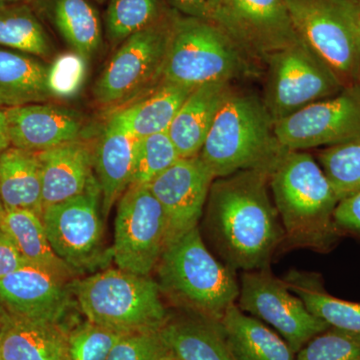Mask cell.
I'll use <instances>...</instances> for the list:
<instances>
[{
	"mask_svg": "<svg viewBox=\"0 0 360 360\" xmlns=\"http://www.w3.org/2000/svg\"><path fill=\"white\" fill-rule=\"evenodd\" d=\"M269 186V172L248 169L214 179L210 187L206 226L225 264L234 270L270 266L285 241Z\"/></svg>",
	"mask_w": 360,
	"mask_h": 360,
	"instance_id": "obj_1",
	"label": "cell"
},
{
	"mask_svg": "<svg viewBox=\"0 0 360 360\" xmlns=\"http://www.w3.org/2000/svg\"><path fill=\"white\" fill-rule=\"evenodd\" d=\"M269 187L288 245L328 252L340 231L333 214L338 205L319 163L304 150L283 149L269 172Z\"/></svg>",
	"mask_w": 360,
	"mask_h": 360,
	"instance_id": "obj_2",
	"label": "cell"
},
{
	"mask_svg": "<svg viewBox=\"0 0 360 360\" xmlns=\"http://www.w3.org/2000/svg\"><path fill=\"white\" fill-rule=\"evenodd\" d=\"M283 149L264 101L232 89L215 116L200 158L217 179L248 169L269 174Z\"/></svg>",
	"mask_w": 360,
	"mask_h": 360,
	"instance_id": "obj_3",
	"label": "cell"
},
{
	"mask_svg": "<svg viewBox=\"0 0 360 360\" xmlns=\"http://www.w3.org/2000/svg\"><path fill=\"white\" fill-rule=\"evenodd\" d=\"M155 269L161 293L203 319L219 322L238 300L234 269L213 257L198 226L170 243Z\"/></svg>",
	"mask_w": 360,
	"mask_h": 360,
	"instance_id": "obj_4",
	"label": "cell"
},
{
	"mask_svg": "<svg viewBox=\"0 0 360 360\" xmlns=\"http://www.w3.org/2000/svg\"><path fill=\"white\" fill-rule=\"evenodd\" d=\"M248 53L219 26L175 11L160 82L194 89L250 70Z\"/></svg>",
	"mask_w": 360,
	"mask_h": 360,
	"instance_id": "obj_5",
	"label": "cell"
},
{
	"mask_svg": "<svg viewBox=\"0 0 360 360\" xmlns=\"http://www.w3.org/2000/svg\"><path fill=\"white\" fill-rule=\"evenodd\" d=\"M72 290L87 321L118 333L158 331L169 319L149 276L108 269L77 281Z\"/></svg>",
	"mask_w": 360,
	"mask_h": 360,
	"instance_id": "obj_6",
	"label": "cell"
},
{
	"mask_svg": "<svg viewBox=\"0 0 360 360\" xmlns=\"http://www.w3.org/2000/svg\"><path fill=\"white\" fill-rule=\"evenodd\" d=\"M303 44L345 85L360 82V8L354 0H284Z\"/></svg>",
	"mask_w": 360,
	"mask_h": 360,
	"instance_id": "obj_7",
	"label": "cell"
},
{
	"mask_svg": "<svg viewBox=\"0 0 360 360\" xmlns=\"http://www.w3.org/2000/svg\"><path fill=\"white\" fill-rule=\"evenodd\" d=\"M174 14L118 45L94 84V96L99 105L122 108L148 87L160 84Z\"/></svg>",
	"mask_w": 360,
	"mask_h": 360,
	"instance_id": "obj_8",
	"label": "cell"
},
{
	"mask_svg": "<svg viewBox=\"0 0 360 360\" xmlns=\"http://www.w3.org/2000/svg\"><path fill=\"white\" fill-rule=\"evenodd\" d=\"M265 61L269 77L264 103L274 123L347 86L302 40L270 54Z\"/></svg>",
	"mask_w": 360,
	"mask_h": 360,
	"instance_id": "obj_9",
	"label": "cell"
},
{
	"mask_svg": "<svg viewBox=\"0 0 360 360\" xmlns=\"http://www.w3.org/2000/svg\"><path fill=\"white\" fill-rule=\"evenodd\" d=\"M165 212L148 186H129L118 202L112 257L118 269L149 276L167 248Z\"/></svg>",
	"mask_w": 360,
	"mask_h": 360,
	"instance_id": "obj_10",
	"label": "cell"
},
{
	"mask_svg": "<svg viewBox=\"0 0 360 360\" xmlns=\"http://www.w3.org/2000/svg\"><path fill=\"white\" fill-rule=\"evenodd\" d=\"M238 307L269 324L297 354L310 340L330 328L272 274L270 266L243 271Z\"/></svg>",
	"mask_w": 360,
	"mask_h": 360,
	"instance_id": "obj_11",
	"label": "cell"
},
{
	"mask_svg": "<svg viewBox=\"0 0 360 360\" xmlns=\"http://www.w3.org/2000/svg\"><path fill=\"white\" fill-rule=\"evenodd\" d=\"M101 200L96 177L84 193L49 206L42 212L52 250L73 271L92 269L103 258Z\"/></svg>",
	"mask_w": 360,
	"mask_h": 360,
	"instance_id": "obj_12",
	"label": "cell"
},
{
	"mask_svg": "<svg viewBox=\"0 0 360 360\" xmlns=\"http://www.w3.org/2000/svg\"><path fill=\"white\" fill-rule=\"evenodd\" d=\"M277 141L290 150L333 146L360 139V82L274 123Z\"/></svg>",
	"mask_w": 360,
	"mask_h": 360,
	"instance_id": "obj_13",
	"label": "cell"
},
{
	"mask_svg": "<svg viewBox=\"0 0 360 360\" xmlns=\"http://www.w3.org/2000/svg\"><path fill=\"white\" fill-rule=\"evenodd\" d=\"M214 176L200 155L179 158L148 184L167 222V245L198 226Z\"/></svg>",
	"mask_w": 360,
	"mask_h": 360,
	"instance_id": "obj_14",
	"label": "cell"
},
{
	"mask_svg": "<svg viewBox=\"0 0 360 360\" xmlns=\"http://www.w3.org/2000/svg\"><path fill=\"white\" fill-rule=\"evenodd\" d=\"M70 276L26 262L0 281V304L11 314L59 323L75 295Z\"/></svg>",
	"mask_w": 360,
	"mask_h": 360,
	"instance_id": "obj_15",
	"label": "cell"
},
{
	"mask_svg": "<svg viewBox=\"0 0 360 360\" xmlns=\"http://www.w3.org/2000/svg\"><path fill=\"white\" fill-rule=\"evenodd\" d=\"M229 32L250 56L270 54L300 41L284 0H224Z\"/></svg>",
	"mask_w": 360,
	"mask_h": 360,
	"instance_id": "obj_16",
	"label": "cell"
},
{
	"mask_svg": "<svg viewBox=\"0 0 360 360\" xmlns=\"http://www.w3.org/2000/svg\"><path fill=\"white\" fill-rule=\"evenodd\" d=\"M11 146L39 153L87 139L86 120L77 110L51 103L6 108Z\"/></svg>",
	"mask_w": 360,
	"mask_h": 360,
	"instance_id": "obj_17",
	"label": "cell"
},
{
	"mask_svg": "<svg viewBox=\"0 0 360 360\" xmlns=\"http://www.w3.org/2000/svg\"><path fill=\"white\" fill-rule=\"evenodd\" d=\"M37 153L41 172L44 210L84 193L96 179L92 174L94 146L87 139Z\"/></svg>",
	"mask_w": 360,
	"mask_h": 360,
	"instance_id": "obj_18",
	"label": "cell"
},
{
	"mask_svg": "<svg viewBox=\"0 0 360 360\" xmlns=\"http://www.w3.org/2000/svg\"><path fill=\"white\" fill-rule=\"evenodd\" d=\"M134 141V137L111 113L94 148V168L105 217L130 186Z\"/></svg>",
	"mask_w": 360,
	"mask_h": 360,
	"instance_id": "obj_19",
	"label": "cell"
},
{
	"mask_svg": "<svg viewBox=\"0 0 360 360\" xmlns=\"http://www.w3.org/2000/svg\"><path fill=\"white\" fill-rule=\"evenodd\" d=\"M232 90L231 82L196 87L186 97L167 134L180 158L200 155L215 116Z\"/></svg>",
	"mask_w": 360,
	"mask_h": 360,
	"instance_id": "obj_20",
	"label": "cell"
},
{
	"mask_svg": "<svg viewBox=\"0 0 360 360\" xmlns=\"http://www.w3.org/2000/svg\"><path fill=\"white\" fill-rule=\"evenodd\" d=\"M28 4L59 33L71 51L89 59L103 41V25L89 0H30Z\"/></svg>",
	"mask_w": 360,
	"mask_h": 360,
	"instance_id": "obj_21",
	"label": "cell"
},
{
	"mask_svg": "<svg viewBox=\"0 0 360 360\" xmlns=\"http://www.w3.org/2000/svg\"><path fill=\"white\" fill-rule=\"evenodd\" d=\"M1 360H70L68 331L60 323L9 314Z\"/></svg>",
	"mask_w": 360,
	"mask_h": 360,
	"instance_id": "obj_22",
	"label": "cell"
},
{
	"mask_svg": "<svg viewBox=\"0 0 360 360\" xmlns=\"http://www.w3.org/2000/svg\"><path fill=\"white\" fill-rule=\"evenodd\" d=\"M229 349L238 360H295V354L276 331L233 304L219 322Z\"/></svg>",
	"mask_w": 360,
	"mask_h": 360,
	"instance_id": "obj_23",
	"label": "cell"
},
{
	"mask_svg": "<svg viewBox=\"0 0 360 360\" xmlns=\"http://www.w3.org/2000/svg\"><path fill=\"white\" fill-rule=\"evenodd\" d=\"M167 352L179 360H238L219 322L195 317L170 319L158 330Z\"/></svg>",
	"mask_w": 360,
	"mask_h": 360,
	"instance_id": "obj_24",
	"label": "cell"
},
{
	"mask_svg": "<svg viewBox=\"0 0 360 360\" xmlns=\"http://www.w3.org/2000/svg\"><path fill=\"white\" fill-rule=\"evenodd\" d=\"M47 70L49 65L42 59L0 47V108L52 101Z\"/></svg>",
	"mask_w": 360,
	"mask_h": 360,
	"instance_id": "obj_25",
	"label": "cell"
},
{
	"mask_svg": "<svg viewBox=\"0 0 360 360\" xmlns=\"http://www.w3.org/2000/svg\"><path fill=\"white\" fill-rule=\"evenodd\" d=\"M193 89L160 82L134 103L116 108L112 115L134 139L167 132L186 97Z\"/></svg>",
	"mask_w": 360,
	"mask_h": 360,
	"instance_id": "obj_26",
	"label": "cell"
},
{
	"mask_svg": "<svg viewBox=\"0 0 360 360\" xmlns=\"http://www.w3.org/2000/svg\"><path fill=\"white\" fill-rule=\"evenodd\" d=\"M0 200L4 210H27L41 217V172L37 153L9 146L0 153Z\"/></svg>",
	"mask_w": 360,
	"mask_h": 360,
	"instance_id": "obj_27",
	"label": "cell"
},
{
	"mask_svg": "<svg viewBox=\"0 0 360 360\" xmlns=\"http://www.w3.org/2000/svg\"><path fill=\"white\" fill-rule=\"evenodd\" d=\"M283 281L309 311L330 328L360 336V302H347L329 295L324 290L321 276L312 272L292 270Z\"/></svg>",
	"mask_w": 360,
	"mask_h": 360,
	"instance_id": "obj_28",
	"label": "cell"
},
{
	"mask_svg": "<svg viewBox=\"0 0 360 360\" xmlns=\"http://www.w3.org/2000/svg\"><path fill=\"white\" fill-rule=\"evenodd\" d=\"M4 232L22 257L32 264L42 265L71 276L73 270L52 250L41 217L27 210H4L0 219Z\"/></svg>",
	"mask_w": 360,
	"mask_h": 360,
	"instance_id": "obj_29",
	"label": "cell"
},
{
	"mask_svg": "<svg viewBox=\"0 0 360 360\" xmlns=\"http://www.w3.org/2000/svg\"><path fill=\"white\" fill-rule=\"evenodd\" d=\"M0 47L45 60L53 46L39 14L28 2L0 6Z\"/></svg>",
	"mask_w": 360,
	"mask_h": 360,
	"instance_id": "obj_30",
	"label": "cell"
},
{
	"mask_svg": "<svg viewBox=\"0 0 360 360\" xmlns=\"http://www.w3.org/2000/svg\"><path fill=\"white\" fill-rule=\"evenodd\" d=\"M174 9L167 0H108L103 27L115 46L134 33L165 20Z\"/></svg>",
	"mask_w": 360,
	"mask_h": 360,
	"instance_id": "obj_31",
	"label": "cell"
},
{
	"mask_svg": "<svg viewBox=\"0 0 360 360\" xmlns=\"http://www.w3.org/2000/svg\"><path fill=\"white\" fill-rule=\"evenodd\" d=\"M319 163L338 202L360 193V139L324 149Z\"/></svg>",
	"mask_w": 360,
	"mask_h": 360,
	"instance_id": "obj_32",
	"label": "cell"
},
{
	"mask_svg": "<svg viewBox=\"0 0 360 360\" xmlns=\"http://www.w3.org/2000/svg\"><path fill=\"white\" fill-rule=\"evenodd\" d=\"M179 158L167 132L135 139L129 186H148Z\"/></svg>",
	"mask_w": 360,
	"mask_h": 360,
	"instance_id": "obj_33",
	"label": "cell"
},
{
	"mask_svg": "<svg viewBox=\"0 0 360 360\" xmlns=\"http://www.w3.org/2000/svg\"><path fill=\"white\" fill-rule=\"evenodd\" d=\"M87 60L73 51L63 52L52 59L46 77L52 99H70L79 94L86 79Z\"/></svg>",
	"mask_w": 360,
	"mask_h": 360,
	"instance_id": "obj_34",
	"label": "cell"
},
{
	"mask_svg": "<svg viewBox=\"0 0 360 360\" xmlns=\"http://www.w3.org/2000/svg\"><path fill=\"white\" fill-rule=\"evenodd\" d=\"M125 335L87 321L68 331L70 360H106L115 343Z\"/></svg>",
	"mask_w": 360,
	"mask_h": 360,
	"instance_id": "obj_35",
	"label": "cell"
},
{
	"mask_svg": "<svg viewBox=\"0 0 360 360\" xmlns=\"http://www.w3.org/2000/svg\"><path fill=\"white\" fill-rule=\"evenodd\" d=\"M295 360H360V336L329 328L310 340Z\"/></svg>",
	"mask_w": 360,
	"mask_h": 360,
	"instance_id": "obj_36",
	"label": "cell"
},
{
	"mask_svg": "<svg viewBox=\"0 0 360 360\" xmlns=\"http://www.w3.org/2000/svg\"><path fill=\"white\" fill-rule=\"evenodd\" d=\"M167 352L158 331H139L123 335L106 360H162Z\"/></svg>",
	"mask_w": 360,
	"mask_h": 360,
	"instance_id": "obj_37",
	"label": "cell"
},
{
	"mask_svg": "<svg viewBox=\"0 0 360 360\" xmlns=\"http://www.w3.org/2000/svg\"><path fill=\"white\" fill-rule=\"evenodd\" d=\"M167 2L177 13L210 21L229 35L224 0H167Z\"/></svg>",
	"mask_w": 360,
	"mask_h": 360,
	"instance_id": "obj_38",
	"label": "cell"
},
{
	"mask_svg": "<svg viewBox=\"0 0 360 360\" xmlns=\"http://www.w3.org/2000/svg\"><path fill=\"white\" fill-rule=\"evenodd\" d=\"M333 219L340 233L347 232L360 236V193L340 201Z\"/></svg>",
	"mask_w": 360,
	"mask_h": 360,
	"instance_id": "obj_39",
	"label": "cell"
},
{
	"mask_svg": "<svg viewBox=\"0 0 360 360\" xmlns=\"http://www.w3.org/2000/svg\"><path fill=\"white\" fill-rule=\"evenodd\" d=\"M28 262L11 239L0 231V281Z\"/></svg>",
	"mask_w": 360,
	"mask_h": 360,
	"instance_id": "obj_40",
	"label": "cell"
},
{
	"mask_svg": "<svg viewBox=\"0 0 360 360\" xmlns=\"http://www.w3.org/2000/svg\"><path fill=\"white\" fill-rule=\"evenodd\" d=\"M9 146H11V141H9L8 129H7L6 110L0 108V153Z\"/></svg>",
	"mask_w": 360,
	"mask_h": 360,
	"instance_id": "obj_41",
	"label": "cell"
},
{
	"mask_svg": "<svg viewBox=\"0 0 360 360\" xmlns=\"http://www.w3.org/2000/svg\"><path fill=\"white\" fill-rule=\"evenodd\" d=\"M9 312L0 304V350H1L2 340H4V333H6Z\"/></svg>",
	"mask_w": 360,
	"mask_h": 360,
	"instance_id": "obj_42",
	"label": "cell"
},
{
	"mask_svg": "<svg viewBox=\"0 0 360 360\" xmlns=\"http://www.w3.org/2000/svg\"><path fill=\"white\" fill-rule=\"evenodd\" d=\"M30 0H0V6L2 4H20V2H30Z\"/></svg>",
	"mask_w": 360,
	"mask_h": 360,
	"instance_id": "obj_43",
	"label": "cell"
},
{
	"mask_svg": "<svg viewBox=\"0 0 360 360\" xmlns=\"http://www.w3.org/2000/svg\"><path fill=\"white\" fill-rule=\"evenodd\" d=\"M162 360H179V359H177L176 357L174 356V355H172V354H169V352H167V354L165 355V359H163Z\"/></svg>",
	"mask_w": 360,
	"mask_h": 360,
	"instance_id": "obj_44",
	"label": "cell"
},
{
	"mask_svg": "<svg viewBox=\"0 0 360 360\" xmlns=\"http://www.w3.org/2000/svg\"><path fill=\"white\" fill-rule=\"evenodd\" d=\"M4 212V205H2L1 200H0V219H1L2 213Z\"/></svg>",
	"mask_w": 360,
	"mask_h": 360,
	"instance_id": "obj_45",
	"label": "cell"
},
{
	"mask_svg": "<svg viewBox=\"0 0 360 360\" xmlns=\"http://www.w3.org/2000/svg\"><path fill=\"white\" fill-rule=\"evenodd\" d=\"M94 1L97 2V4H104V2L108 1V0H94Z\"/></svg>",
	"mask_w": 360,
	"mask_h": 360,
	"instance_id": "obj_46",
	"label": "cell"
},
{
	"mask_svg": "<svg viewBox=\"0 0 360 360\" xmlns=\"http://www.w3.org/2000/svg\"><path fill=\"white\" fill-rule=\"evenodd\" d=\"M357 4H359V8H360V0H356Z\"/></svg>",
	"mask_w": 360,
	"mask_h": 360,
	"instance_id": "obj_47",
	"label": "cell"
},
{
	"mask_svg": "<svg viewBox=\"0 0 360 360\" xmlns=\"http://www.w3.org/2000/svg\"><path fill=\"white\" fill-rule=\"evenodd\" d=\"M354 1H356V0H354Z\"/></svg>",
	"mask_w": 360,
	"mask_h": 360,
	"instance_id": "obj_48",
	"label": "cell"
},
{
	"mask_svg": "<svg viewBox=\"0 0 360 360\" xmlns=\"http://www.w3.org/2000/svg\"><path fill=\"white\" fill-rule=\"evenodd\" d=\"M359 80H360V77H359Z\"/></svg>",
	"mask_w": 360,
	"mask_h": 360,
	"instance_id": "obj_49",
	"label": "cell"
}]
</instances>
